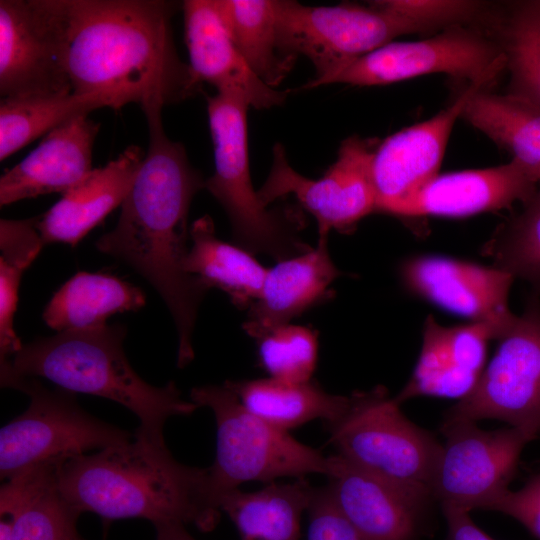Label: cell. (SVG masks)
<instances>
[{"label":"cell","mask_w":540,"mask_h":540,"mask_svg":"<svg viewBox=\"0 0 540 540\" xmlns=\"http://www.w3.org/2000/svg\"><path fill=\"white\" fill-rule=\"evenodd\" d=\"M164 106L156 100L141 107L148 126V150L115 228L95 246L131 266L160 294L175 322L177 365L183 368L194 358L197 312L210 289L184 269L189 209L195 194L204 189L205 179L190 164L183 144L166 135Z\"/></svg>","instance_id":"obj_1"},{"label":"cell","mask_w":540,"mask_h":540,"mask_svg":"<svg viewBox=\"0 0 540 540\" xmlns=\"http://www.w3.org/2000/svg\"><path fill=\"white\" fill-rule=\"evenodd\" d=\"M72 92L105 93L119 109L177 103L198 92L178 56L166 0H48Z\"/></svg>","instance_id":"obj_2"},{"label":"cell","mask_w":540,"mask_h":540,"mask_svg":"<svg viewBox=\"0 0 540 540\" xmlns=\"http://www.w3.org/2000/svg\"><path fill=\"white\" fill-rule=\"evenodd\" d=\"M60 494L80 513L107 521L141 518L154 527L193 524L211 531L221 510L209 468L178 462L165 443L134 438L66 460L57 469Z\"/></svg>","instance_id":"obj_3"},{"label":"cell","mask_w":540,"mask_h":540,"mask_svg":"<svg viewBox=\"0 0 540 540\" xmlns=\"http://www.w3.org/2000/svg\"><path fill=\"white\" fill-rule=\"evenodd\" d=\"M123 325L59 332L38 338L1 363V385L16 379L41 377L56 387L112 400L134 413L135 430L156 443H165L164 426L174 416H188L198 406L182 397L174 382L156 387L130 365L123 342Z\"/></svg>","instance_id":"obj_4"},{"label":"cell","mask_w":540,"mask_h":540,"mask_svg":"<svg viewBox=\"0 0 540 540\" xmlns=\"http://www.w3.org/2000/svg\"><path fill=\"white\" fill-rule=\"evenodd\" d=\"M245 97L217 91L207 97L215 170L206 189L225 210L236 245L252 254H266L278 262L309 251L298 232L303 218L292 207L269 209L254 189L249 170Z\"/></svg>","instance_id":"obj_5"},{"label":"cell","mask_w":540,"mask_h":540,"mask_svg":"<svg viewBox=\"0 0 540 540\" xmlns=\"http://www.w3.org/2000/svg\"><path fill=\"white\" fill-rule=\"evenodd\" d=\"M399 406L383 386L352 393L343 412L325 423L330 442L353 465L434 499L442 444Z\"/></svg>","instance_id":"obj_6"},{"label":"cell","mask_w":540,"mask_h":540,"mask_svg":"<svg viewBox=\"0 0 540 540\" xmlns=\"http://www.w3.org/2000/svg\"><path fill=\"white\" fill-rule=\"evenodd\" d=\"M190 398L215 417L216 456L208 468L217 504L244 482L327 474L328 457L248 411L225 384L195 387Z\"/></svg>","instance_id":"obj_7"},{"label":"cell","mask_w":540,"mask_h":540,"mask_svg":"<svg viewBox=\"0 0 540 540\" xmlns=\"http://www.w3.org/2000/svg\"><path fill=\"white\" fill-rule=\"evenodd\" d=\"M9 387L26 393L30 403L0 430L2 479L37 465L63 463L134 438V433L84 410L73 392L59 387L49 389L31 377L16 379Z\"/></svg>","instance_id":"obj_8"},{"label":"cell","mask_w":540,"mask_h":540,"mask_svg":"<svg viewBox=\"0 0 540 540\" xmlns=\"http://www.w3.org/2000/svg\"><path fill=\"white\" fill-rule=\"evenodd\" d=\"M504 70V53L486 29L453 26L425 39L389 42L325 77L311 79L303 88L387 85L433 73L490 88Z\"/></svg>","instance_id":"obj_9"},{"label":"cell","mask_w":540,"mask_h":540,"mask_svg":"<svg viewBox=\"0 0 540 540\" xmlns=\"http://www.w3.org/2000/svg\"><path fill=\"white\" fill-rule=\"evenodd\" d=\"M309 6L274 0L278 36L285 54L307 57L319 79L395 38L426 32L371 2Z\"/></svg>","instance_id":"obj_10"},{"label":"cell","mask_w":540,"mask_h":540,"mask_svg":"<svg viewBox=\"0 0 540 540\" xmlns=\"http://www.w3.org/2000/svg\"><path fill=\"white\" fill-rule=\"evenodd\" d=\"M377 141L352 135L341 142L335 162L317 179L307 178L289 164L285 148L276 143L269 175L257 190L269 207L292 195L315 219L319 238L331 230L349 233L376 210L371 163Z\"/></svg>","instance_id":"obj_11"},{"label":"cell","mask_w":540,"mask_h":540,"mask_svg":"<svg viewBox=\"0 0 540 540\" xmlns=\"http://www.w3.org/2000/svg\"><path fill=\"white\" fill-rule=\"evenodd\" d=\"M495 355L474 389L445 418L497 419L540 436V300L531 297L524 312L499 340Z\"/></svg>","instance_id":"obj_12"},{"label":"cell","mask_w":540,"mask_h":540,"mask_svg":"<svg viewBox=\"0 0 540 540\" xmlns=\"http://www.w3.org/2000/svg\"><path fill=\"white\" fill-rule=\"evenodd\" d=\"M445 437L433 497L442 506L485 510L508 489L524 447L534 438L516 427L483 430L475 421L444 418Z\"/></svg>","instance_id":"obj_13"},{"label":"cell","mask_w":540,"mask_h":540,"mask_svg":"<svg viewBox=\"0 0 540 540\" xmlns=\"http://www.w3.org/2000/svg\"><path fill=\"white\" fill-rule=\"evenodd\" d=\"M72 93L48 0L0 1V94L34 99Z\"/></svg>","instance_id":"obj_14"},{"label":"cell","mask_w":540,"mask_h":540,"mask_svg":"<svg viewBox=\"0 0 540 540\" xmlns=\"http://www.w3.org/2000/svg\"><path fill=\"white\" fill-rule=\"evenodd\" d=\"M406 288L434 305L490 325L498 340L515 322L508 306L514 276L499 267H487L455 258L422 255L400 266Z\"/></svg>","instance_id":"obj_15"},{"label":"cell","mask_w":540,"mask_h":540,"mask_svg":"<svg viewBox=\"0 0 540 540\" xmlns=\"http://www.w3.org/2000/svg\"><path fill=\"white\" fill-rule=\"evenodd\" d=\"M326 476L334 503L364 540H423L427 535L434 499L371 474L339 454L328 457Z\"/></svg>","instance_id":"obj_16"},{"label":"cell","mask_w":540,"mask_h":540,"mask_svg":"<svg viewBox=\"0 0 540 540\" xmlns=\"http://www.w3.org/2000/svg\"><path fill=\"white\" fill-rule=\"evenodd\" d=\"M481 89L490 88L468 84L447 108L377 143L371 163L375 212L389 214L439 174L452 128L468 100Z\"/></svg>","instance_id":"obj_17"},{"label":"cell","mask_w":540,"mask_h":540,"mask_svg":"<svg viewBox=\"0 0 540 540\" xmlns=\"http://www.w3.org/2000/svg\"><path fill=\"white\" fill-rule=\"evenodd\" d=\"M538 182L518 161L495 167L438 174L418 191L397 204L389 215L466 217L526 204L537 192Z\"/></svg>","instance_id":"obj_18"},{"label":"cell","mask_w":540,"mask_h":540,"mask_svg":"<svg viewBox=\"0 0 540 540\" xmlns=\"http://www.w3.org/2000/svg\"><path fill=\"white\" fill-rule=\"evenodd\" d=\"M182 8L188 65L198 85L205 82L217 91L238 92L255 109H269L285 101L288 91L268 86L250 69L233 44L213 0H186Z\"/></svg>","instance_id":"obj_19"},{"label":"cell","mask_w":540,"mask_h":540,"mask_svg":"<svg viewBox=\"0 0 540 540\" xmlns=\"http://www.w3.org/2000/svg\"><path fill=\"white\" fill-rule=\"evenodd\" d=\"M99 124L80 115L48 132L39 145L0 178V205L54 192L64 194L93 170Z\"/></svg>","instance_id":"obj_20"},{"label":"cell","mask_w":540,"mask_h":540,"mask_svg":"<svg viewBox=\"0 0 540 540\" xmlns=\"http://www.w3.org/2000/svg\"><path fill=\"white\" fill-rule=\"evenodd\" d=\"M143 150L127 147L116 159L92 172L45 214L37 218V228L45 244L76 246L111 211L122 205L136 179Z\"/></svg>","instance_id":"obj_21"},{"label":"cell","mask_w":540,"mask_h":540,"mask_svg":"<svg viewBox=\"0 0 540 540\" xmlns=\"http://www.w3.org/2000/svg\"><path fill=\"white\" fill-rule=\"evenodd\" d=\"M327 240L319 238L316 248L267 269L260 297L243 324L249 336L257 340L326 299L330 284L341 275Z\"/></svg>","instance_id":"obj_22"},{"label":"cell","mask_w":540,"mask_h":540,"mask_svg":"<svg viewBox=\"0 0 540 540\" xmlns=\"http://www.w3.org/2000/svg\"><path fill=\"white\" fill-rule=\"evenodd\" d=\"M315 488L303 478L285 484L271 483L255 492L239 488L218 499L241 540H300L301 518Z\"/></svg>","instance_id":"obj_23"},{"label":"cell","mask_w":540,"mask_h":540,"mask_svg":"<svg viewBox=\"0 0 540 540\" xmlns=\"http://www.w3.org/2000/svg\"><path fill=\"white\" fill-rule=\"evenodd\" d=\"M192 245L184 261L187 273L209 288L224 291L238 308H250L260 297L267 269L246 249L217 238L214 222L204 215L190 227Z\"/></svg>","instance_id":"obj_24"},{"label":"cell","mask_w":540,"mask_h":540,"mask_svg":"<svg viewBox=\"0 0 540 540\" xmlns=\"http://www.w3.org/2000/svg\"><path fill=\"white\" fill-rule=\"evenodd\" d=\"M145 302L143 291L126 281L79 272L53 295L43 319L58 332L97 328L111 315L139 310Z\"/></svg>","instance_id":"obj_25"},{"label":"cell","mask_w":540,"mask_h":540,"mask_svg":"<svg viewBox=\"0 0 540 540\" xmlns=\"http://www.w3.org/2000/svg\"><path fill=\"white\" fill-rule=\"evenodd\" d=\"M242 405L268 424L288 431L314 419L324 423L335 419L345 409L348 396L326 392L312 380L289 383L274 378L228 380Z\"/></svg>","instance_id":"obj_26"},{"label":"cell","mask_w":540,"mask_h":540,"mask_svg":"<svg viewBox=\"0 0 540 540\" xmlns=\"http://www.w3.org/2000/svg\"><path fill=\"white\" fill-rule=\"evenodd\" d=\"M233 44L250 69L276 88L297 57L284 53L278 36L274 0H213ZM277 89V88H276Z\"/></svg>","instance_id":"obj_27"},{"label":"cell","mask_w":540,"mask_h":540,"mask_svg":"<svg viewBox=\"0 0 540 540\" xmlns=\"http://www.w3.org/2000/svg\"><path fill=\"white\" fill-rule=\"evenodd\" d=\"M461 118L507 150L540 186V109L507 93H474Z\"/></svg>","instance_id":"obj_28"},{"label":"cell","mask_w":540,"mask_h":540,"mask_svg":"<svg viewBox=\"0 0 540 540\" xmlns=\"http://www.w3.org/2000/svg\"><path fill=\"white\" fill-rule=\"evenodd\" d=\"M486 30L499 44L509 71L507 94L540 109V0L496 9Z\"/></svg>","instance_id":"obj_29"},{"label":"cell","mask_w":540,"mask_h":540,"mask_svg":"<svg viewBox=\"0 0 540 540\" xmlns=\"http://www.w3.org/2000/svg\"><path fill=\"white\" fill-rule=\"evenodd\" d=\"M119 109L105 93H88L0 101V160L3 161L39 136L80 115L101 108Z\"/></svg>","instance_id":"obj_30"},{"label":"cell","mask_w":540,"mask_h":540,"mask_svg":"<svg viewBox=\"0 0 540 540\" xmlns=\"http://www.w3.org/2000/svg\"><path fill=\"white\" fill-rule=\"evenodd\" d=\"M480 376L463 369L449 344L448 327L433 316L424 322L421 352L414 371L394 398L399 404L418 396L461 400L475 387Z\"/></svg>","instance_id":"obj_31"},{"label":"cell","mask_w":540,"mask_h":540,"mask_svg":"<svg viewBox=\"0 0 540 540\" xmlns=\"http://www.w3.org/2000/svg\"><path fill=\"white\" fill-rule=\"evenodd\" d=\"M496 267L529 282L540 293V187L523 211L488 244Z\"/></svg>","instance_id":"obj_32"},{"label":"cell","mask_w":540,"mask_h":540,"mask_svg":"<svg viewBox=\"0 0 540 540\" xmlns=\"http://www.w3.org/2000/svg\"><path fill=\"white\" fill-rule=\"evenodd\" d=\"M259 365L280 381L312 380L318 360V335L305 326L286 324L257 339Z\"/></svg>","instance_id":"obj_33"},{"label":"cell","mask_w":540,"mask_h":540,"mask_svg":"<svg viewBox=\"0 0 540 540\" xmlns=\"http://www.w3.org/2000/svg\"><path fill=\"white\" fill-rule=\"evenodd\" d=\"M80 514L60 494L55 480L25 507L10 540H84L77 529Z\"/></svg>","instance_id":"obj_34"},{"label":"cell","mask_w":540,"mask_h":540,"mask_svg":"<svg viewBox=\"0 0 540 540\" xmlns=\"http://www.w3.org/2000/svg\"><path fill=\"white\" fill-rule=\"evenodd\" d=\"M372 4L399 15L426 32L453 26L485 28L493 9L489 3L474 0H378Z\"/></svg>","instance_id":"obj_35"},{"label":"cell","mask_w":540,"mask_h":540,"mask_svg":"<svg viewBox=\"0 0 540 540\" xmlns=\"http://www.w3.org/2000/svg\"><path fill=\"white\" fill-rule=\"evenodd\" d=\"M307 513V540H364L338 509L326 486L315 488Z\"/></svg>","instance_id":"obj_36"},{"label":"cell","mask_w":540,"mask_h":540,"mask_svg":"<svg viewBox=\"0 0 540 540\" xmlns=\"http://www.w3.org/2000/svg\"><path fill=\"white\" fill-rule=\"evenodd\" d=\"M22 265L0 259V356L1 363L8 361L22 344L13 328L14 313L23 272Z\"/></svg>","instance_id":"obj_37"},{"label":"cell","mask_w":540,"mask_h":540,"mask_svg":"<svg viewBox=\"0 0 540 540\" xmlns=\"http://www.w3.org/2000/svg\"><path fill=\"white\" fill-rule=\"evenodd\" d=\"M485 510L501 512L518 521L540 540V472L522 488H509L496 496Z\"/></svg>","instance_id":"obj_38"},{"label":"cell","mask_w":540,"mask_h":540,"mask_svg":"<svg viewBox=\"0 0 540 540\" xmlns=\"http://www.w3.org/2000/svg\"><path fill=\"white\" fill-rule=\"evenodd\" d=\"M45 245L36 219L0 221V259L28 268Z\"/></svg>","instance_id":"obj_39"},{"label":"cell","mask_w":540,"mask_h":540,"mask_svg":"<svg viewBox=\"0 0 540 540\" xmlns=\"http://www.w3.org/2000/svg\"><path fill=\"white\" fill-rule=\"evenodd\" d=\"M441 508L447 525L446 540H494L473 522L470 512L448 506Z\"/></svg>","instance_id":"obj_40"},{"label":"cell","mask_w":540,"mask_h":540,"mask_svg":"<svg viewBox=\"0 0 540 540\" xmlns=\"http://www.w3.org/2000/svg\"><path fill=\"white\" fill-rule=\"evenodd\" d=\"M183 524H164L154 527L156 540H195Z\"/></svg>","instance_id":"obj_41"}]
</instances>
